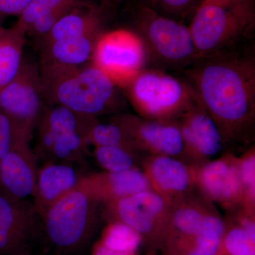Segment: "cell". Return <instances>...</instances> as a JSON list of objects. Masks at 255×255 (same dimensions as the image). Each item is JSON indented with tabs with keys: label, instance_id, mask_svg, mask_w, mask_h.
<instances>
[{
	"label": "cell",
	"instance_id": "cell-1",
	"mask_svg": "<svg viewBox=\"0 0 255 255\" xmlns=\"http://www.w3.org/2000/svg\"><path fill=\"white\" fill-rule=\"evenodd\" d=\"M184 70L187 85L225 143L250 140L255 119L254 57L229 49L199 56Z\"/></svg>",
	"mask_w": 255,
	"mask_h": 255
},
{
	"label": "cell",
	"instance_id": "cell-2",
	"mask_svg": "<svg viewBox=\"0 0 255 255\" xmlns=\"http://www.w3.org/2000/svg\"><path fill=\"white\" fill-rule=\"evenodd\" d=\"M44 105H58L96 118L121 108L118 87L93 63L38 65Z\"/></svg>",
	"mask_w": 255,
	"mask_h": 255
},
{
	"label": "cell",
	"instance_id": "cell-3",
	"mask_svg": "<svg viewBox=\"0 0 255 255\" xmlns=\"http://www.w3.org/2000/svg\"><path fill=\"white\" fill-rule=\"evenodd\" d=\"M84 177L78 187L50 206L42 216L41 253L82 255L91 243L103 203Z\"/></svg>",
	"mask_w": 255,
	"mask_h": 255
},
{
	"label": "cell",
	"instance_id": "cell-4",
	"mask_svg": "<svg viewBox=\"0 0 255 255\" xmlns=\"http://www.w3.org/2000/svg\"><path fill=\"white\" fill-rule=\"evenodd\" d=\"M97 119L44 105L34 132L37 158L81 165L88 154L89 130Z\"/></svg>",
	"mask_w": 255,
	"mask_h": 255
},
{
	"label": "cell",
	"instance_id": "cell-5",
	"mask_svg": "<svg viewBox=\"0 0 255 255\" xmlns=\"http://www.w3.org/2000/svg\"><path fill=\"white\" fill-rule=\"evenodd\" d=\"M254 18L250 0L229 5L203 0L189 27L198 54L203 56L229 49L253 28Z\"/></svg>",
	"mask_w": 255,
	"mask_h": 255
},
{
	"label": "cell",
	"instance_id": "cell-6",
	"mask_svg": "<svg viewBox=\"0 0 255 255\" xmlns=\"http://www.w3.org/2000/svg\"><path fill=\"white\" fill-rule=\"evenodd\" d=\"M124 89L134 110L150 120H174L196 102L186 82L161 70L144 69Z\"/></svg>",
	"mask_w": 255,
	"mask_h": 255
},
{
	"label": "cell",
	"instance_id": "cell-7",
	"mask_svg": "<svg viewBox=\"0 0 255 255\" xmlns=\"http://www.w3.org/2000/svg\"><path fill=\"white\" fill-rule=\"evenodd\" d=\"M135 33L145 47L147 60L162 66L188 68L199 55L189 27L148 11L137 23Z\"/></svg>",
	"mask_w": 255,
	"mask_h": 255
},
{
	"label": "cell",
	"instance_id": "cell-8",
	"mask_svg": "<svg viewBox=\"0 0 255 255\" xmlns=\"http://www.w3.org/2000/svg\"><path fill=\"white\" fill-rule=\"evenodd\" d=\"M171 203L156 191H142L102 205L103 216L135 230L149 246H163Z\"/></svg>",
	"mask_w": 255,
	"mask_h": 255
},
{
	"label": "cell",
	"instance_id": "cell-9",
	"mask_svg": "<svg viewBox=\"0 0 255 255\" xmlns=\"http://www.w3.org/2000/svg\"><path fill=\"white\" fill-rule=\"evenodd\" d=\"M43 106L38 63L23 55L16 76L0 92V110L12 122L18 136L31 142Z\"/></svg>",
	"mask_w": 255,
	"mask_h": 255
},
{
	"label": "cell",
	"instance_id": "cell-10",
	"mask_svg": "<svg viewBox=\"0 0 255 255\" xmlns=\"http://www.w3.org/2000/svg\"><path fill=\"white\" fill-rule=\"evenodd\" d=\"M147 60L145 47L136 33L117 29L100 35L92 63L116 86L124 89L144 70Z\"/></svg>",
	"mask_w": 255,
	"mask_h": 255
},
{
	"label": "cell",
	"instance_id": "cell-11",
	"mask_svg": "<svg viewBox=\"0 0 255 255\" xmlns=\"http://www.w3.org/2000/svg\"><path fill=\"white\" fill-rule=\"evenodd\" d=\"M41 216L32 200L0 193V255H36L43 248Z\"/></svg>",
	"mask_w": 255,
	"mask_h": 255
},
{
	"label": "cell",
	"instance_id": "cell-12",
	"mask_svg": "<svg viewBox=\"0 0 255 255\" xmlns=\"http://www.w3.org/2000/svg\"><path fill=\"white\" fill-rule=\"evenodd\" d=\"M111 121L123 129L138 150L176 158L184 152L182 134L174 120H150L123 114Z\"/></svg>",
	"mask_w": 255,
	"mask_h": 255
},
{
	"label": "cell",
	"instance_id": "cell-13",
	"mask_svg": "<svg viewBox=\"0 0 255 255\" xmlns=\"http://www.w3.org/2000/svg\"><path fill=\"white\" fill-rule=\"evenodd\" d=\"M38 160L30 142L18 138L0 162V193L16 200H32Z\"/></svg>",
	"mask_w": 255,
	"mask_h": 255
},
{
	"label": "cell",
	"instance_id": "cell-14",
	"mask_svg": "<svg viewBox=\"0 0 255 255\" xmlns=\"http://www.w3.org/2000/svg\"><path fill=\"white\" fill-rule=\"evenodd\" d=\"M174 121L182 134L184 153L210 161L222 150L224 141L219 127L197 98L191 108Z\"/></svg>",
	"mask_w": 255,
	"mask_h": 255
},
{
	"label": "cell",
	"instance_id": "cell-15",
	"mask_svg": "<svg viewBox=\"0 0 255 255\" xmlns=\"http://www.w3.org/2000/svg\"><path fill=\"white\" fill-rule=\"evenodd\" d=\"M195 184L208 199L228 206L245 204L237 159L233 157L210 160L195 171Z\"/></svg>",
	"mask_w": 255,
	"mask_h": 255
},
{
	"label": "cell",
	"instance_id": "cell-16",
	"mask_svg": "<svg viewBox=\"0 0 255 255\" xmlns=\"http://www.w3.org/2000/svg\"><path fill=\"white\" fill-rule=\"evenodd\" d=\"M195 171L176 157L154 155L146 162L144 172L152 190L172 204L190 193L195 184Z\"/></svg>",
	"mask_w": 255,
	"mask_h": 255
},
{
	"label": "cell",
	"instance_id": "cell-17",
	"mask_svg": "<svg viewBox=\"0 0 255 255\" xmlns=\"http://www.w3.org/2000/svg\"><path fill=\"white\" fill-rule=\"evenodd\" d=\"M77 164L45 161L38 167L33 204L40 216L60 199L75 189L84 174Z\"/></svg>",
	"mask_w": 255,
	"mask_h": 255
},
{
	"label": "cell",
	"instance_id": "cell-18",
	"mask_svg": "<svg viewBox=\"0 0 255 255\" xmlns=\"http://www.w3.org/2000/svg\"><path fill=\"white\" fill-rule=\"evenodd\" d=\"M209 211L187 196L171 204L168 230L164 245L168 254L182 255L191 246Z\"/></svg>",
	"mask_w": 255,
	"mask_h": 255
},
{
	"label": "cell",
	"instance_id": "cell-19",
	"mask_svg": "<svg viewBox=\"0 0 255 255\" xmlns=\"http://www.w3.org/2000/svg\"><path fill=\"white\" fill-rule=\"evenodd\" d=\"M84 178L103 204L152 189L145 172L136 167L121 172L86 174Z\"/></svg>",
	"mask_w": 255,
	"mask_h": 255
},
{
	"label": "cell",
	"instance_id": "cell-20",
	"mask_svg": "<svg viewBox=\"0 0 255 255\" xmlns=\"http://www.w3.org/2000/svg\"><path fill=\"white\" fill-rule=\"evenodd\" d=\"M102 18L100 10L95 5L80 6L63 16L47 34L33 40L35 48L51 42L69 38L101 34Z\"/></svg>",
	"mask_w": 255,
	"mask_h": 255
},
{
	"label": "cell",
	"instance_id": "cell-21",
	"mask_svg": "<svg viewBox=\"0 0 255 255\" xmlns=\"http://www.w3.org/2000/svg\"><path fill=\"white\" fill-rule=\"evenodd\" d=\"M101 34L59 40L36 47L38 65L75 67L91 63Z\"/></svg>",
	"mask_w": 255,
	"mask_h": 255
},
{
	"label": "cell",
	"instance_id": "cell-22",
	"mask_svg": "<svg viewBox=\"0 0 255 255\" xmlns=\"http://www.w3.org/2000/svg\"><path fill=\"white\" fill-rule=\"evenodd\" d=\"M26 37V33L14 25L0 30V92L19 70Z\"/></svg>",
	"mask_w": 255,
	"mask_h": 255
},
{
	"label": "cell",
	"instance_id": "cell-23",
	"mask_svg": "<svg viewBox=\"0 0 255 255\" xmlns=\"http://www.w3.org/2000/svg\"><path fill=\"white\" fill-rule=\"evenodd\" d=\"M225 232L223 219L208 213L191 246L182 255H219Z\"/></svg>",
	"mask_w": 255,
	"mask_h": 255
},
{
	"label": "cell",
	"instance_id": "cell-24",
	"mask_svg": "<svg viewBox=\"0 0 255 255\" xmlns=\"http://www.w3.org/2000/svg\"><path fill=\"white\" fill-rule=\"evenodd\" d=\"M142 242L141 236L135 230L123 223L113 221L106 228L100 243L114 251L135 253Z\"/></svg>",
	"mask_w": 255,
	"mask_h": 255
},
{
	"label": "cell",
	"instance_id": "cell-25",
	"mask_svg": "<svg viewBox=\"0 0 255 255\" xmlns=\"http://www.w3.org/2000/svg\"><path fill=\"white\" fill-rule=\"evenodd\" d=\"M87 140L89 145H94V147L119 146L138 150L123 129L112 121L102 123L97 119L89 130Z\"/></svg>",
	"mask_w": 255,
	"mask_h": 255
},
{
	"label": "cell",
	"instance_id": "cell-26",
	"mask_svg": "<svg viewBox=\"0 0 255 255\" xmlns=\"http://www.w3.org/2000/svg\"><path fill=\"white\" fill-rule=\"evenodd\" d=\"M135 152L119 146H97L93 155L105 172H117L135 167Z\"/></svg>",
	"mask_w": 255,
	"mask_h": 255
},
{
	"label": "cell",
	"instance_id": "cell-27",
	"mask_svg": "<svg viewBox=\"0 0 255 255\" xmlns=\"http://www.w3.org/2000/svg\"><path fill=\"white\" fill-rule=\"evenodd\" d=\"M89 0H31L23 10L14 26L26 33L30 27L40 18L64 4L75 1H88Z\"/></svg>",
	"mask_w": 255,
	"mask_h": 255
},
{
	"label": "cell",
	"instance_id": "cell-28",
	"mask_svg": "<svg viewBox=\"0 0 255 255\" xmlns=\"http://www.w3.org/2000/svg\"><path fill=\"white\" fill-rule=\"evenodd\" d=\"M90 4H92L90 1H75V2L68 3L60 6L50 11L48 14H45L36 23H33L26 32V36L31 37L33 40L41 38L47 34L63 16L68 14L70 11L80 6Z\"/></svg>",
	"mask_w": 255,
	"mask_h": 255
},
{
	"label": "cell",
	"instance_id": "cell-29",
	"mask_svg": "<svg viewBox=\"0 0 255 255\" xmlns=\"http://www.w3.org/2000/svg\"><path fill=\"white\" fill-rule=\"evenodd\" d=\"M222 243L229 255H255V238L237 226L225 232Z\"/></svg>",
	"mask_w": 255,
	"mask_h": 255
},
{
	"label": "cell",
	"instance_id": "cell-30",
	"mask_svg": "<svg viewBox=\"0 0 255 255\" xmlns=\"http://www.w3.org/2000/svg\"><path fill=\"white\" fill-rule=\"evenodd\" d=\"M247 209H253L255 196V157L254 149L248 151L241 159H237Z\"/></svg>",
	"mask_w": 255,
	"mask_h": 255
},
{
	"label": "cell",
	"instance_id": "cell-31",
	"mask_svg": "<svg viewBox=\"0 0 255 255\" xmlns=\"http://www.w3.org/2000/svg\"><path fill=\"white\" fill-rule=\"evenodd\" d=\"M18 138L21 137L18 136L12 122L0 110V162Z\"/></svg>",
	"mask_w": 255,
	"mask_h": 255
},
{
	"label": "cell",
	"instance_id": "cell-32",
	"mask_svg": "<svg viewBox=\"0 0 255 255\" xmlns=\"http://www.w3.org/2000/svg\"><path fill=\"white\" fill-rule=\"evenodd\" d=\"M31 0H0V15L19 16Z\"/></svg>",
	"mask_w": 255,
	"mask_h": 255
},
{
	"label": "cell",
	"instance_id": "cell-33",
	"mask_svg": "<svg viewBox=\"0 0 255 255\" xmlns=\"http://www.w3.org/2000/svg\"><path fill=\"white\" fill-rule=\"evenodd\" d=\"M195 0H157L156 2L166 11L172 13H179L189 8Z\"/></svg>",
	"mask_w": 255,
	"mask_h": 255
},
{
	"label": "cell",
	"instance_id": "cell-34",
	"mask_svg": "<svg viewBox=\"0 0 255 255\" xmlns=\"http://www.w3.org/2000/svg\"><path fill=\"white\" fill-rule=\"evenodd\" d=\"M92 255H135V253L114 251V250H111L99 243L95 246Z\"/></svg>",
	"mask_w": 255,
	"mask_h": 255
},
{
	"label": "cell",
	"instance_id": "cell-35",
	"mask_svg": "<svg viewBox=\"0 0 255 255\" xmlns=\"http://www.w3.org/2000/svg\"><path fill=\"white\" fill-rule=\"evenodd\" d=\"M239 221V226H241L248 234L251 235L252 237L255 238V221L253 217L245 216L244 217L240 219Z\"/></svg>",
	"mask_w": 255,
	"mask_h": 255
},
{
	"label": "cell",
	"instance_id": "cell-36",
	"mask_svg": "<svg viewBox=\"0 0 255 255\" xmlns=\"http://www.w3.org/2000/svg\"><path fill=\"white\" fill-rule=\"evenodd\" d=\"M206 1H211V2L216 3V4L222 5H229L236 2L238 0H206Z\"/></svg>",
	"mask_w": 255,
	"mask_h": 255
},
{
	"label": "cell",
	"instance_id": "cell-37",
	"mask_svg": "<svg viewBox=\"0 0 255 255\" xmlns=\"http://www.w3.org/2000/svg\"><path fill=\"white\" fill-rule=\"evenodd\" d=\"M4 16L0 15V30L3 28V23H4Z\"/></svg>",
	"mask_w": 255,
	"mask_h": 255
},
{
	"label": "cell",
	"instance_id": "cell-38",
	"mask_svg": "<svg viewBox=\"0 0 255 255\" xmlns=\"http://www.w3.org/2000/svg\"><path fill=\"white\" fill-rule=\"evenodd\" d=\"M101 1H102L103 3H107L108 2V1H111V0H101Z\"/></svg>",
	"mask_w": 255,
	"mask_h": 255
},
{
	"label": "cell",
	"instance_id": "cell-39",
	"mask_svg": "<svg viewBox=\"0 0 255 255\" xmlns=\"http://www.w3.org/2000/svg\"><path fill=\"white\" fill-rule=\"evenodd\" d=\"M36 255H47V254H46V253H38V254H37Z\"/></svg>",
	"mask_w": 255,
	"mask_h": 255
},
{
	"label": "cell",
	"instance_id": "cell-40",
	"mask_svg": "<svg viewBox=\"0 0 255 255\" xmlns=\"http://www.w3.org/2000/svg\"><path fill=\"white\" fill-rule=\"evenodd\" d=\"M151 1H152V2H155V1H157V0H150Z\"/></svg>",
	"mask_w": 255,
	"mask_h": 255
},
{
	"label": "cell",
	"instance_id": "cell-41",
	"mask_svg": "<svg viewBox=\"0 0 255 255\" xmlns=\"http://www.w3.org/2000/svg\"><path fill=\"white\" fill-rule=\"evenodd\" d=\"M167 255H169V254H167Z\"/></svg>",
	"mask_w": 255,
	"mask_h": 255
}]
</instances>
